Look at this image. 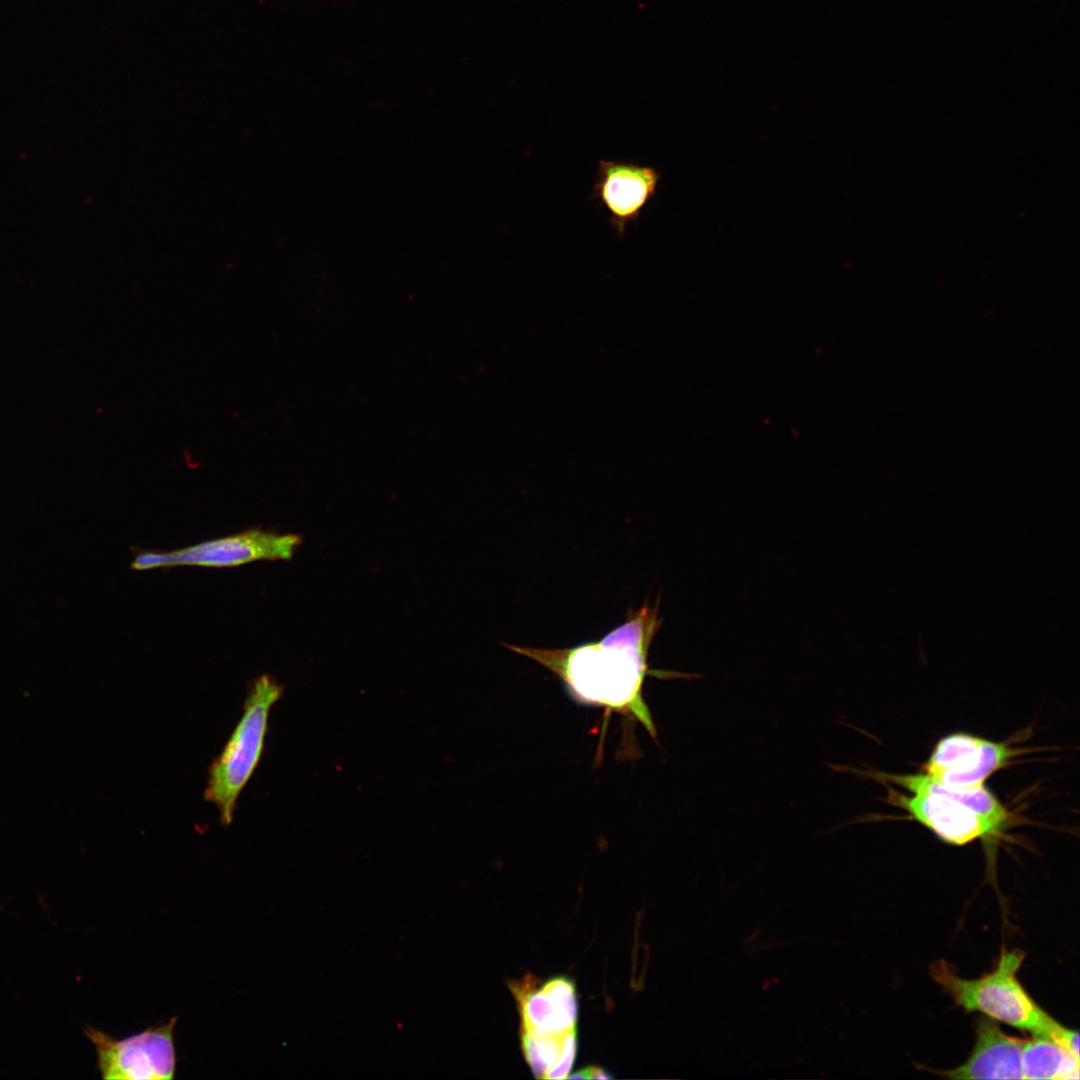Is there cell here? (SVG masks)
<instances>
[{
    "instance_id": "cell-1",
    "label": "cell",
    "mask_w": 1080,
    "mask_h": 1080,
    "mask_svg": "<svg viewBox=\"0 0 1080 1080\" xmlns=\"http://www.w3.org/2000/svg\"><path fill=\"white\" fill-rule=\"evenodd\" d=\"M660 624L657 605L646 601L638 609H628L623 623L593 641L552 649L502 645L556 675L578 704L603 707L637 720L655 738L643 685L650 675L672 676L649 668L648 653Z\"/></svg>"
},
{
    "instance_id": "cell-2",
    "label": "cell",
    "mask_w": 1080,
    "mask_h": 1080,
    "mask_svg": "<svg viewBox=\"0 0 1080 1080\" xmlns=\"http://www.w3.org/2000/svg\"><path fill=\"white\" fill-rule=\"evenodd\" d=\"M873 777L910 792V796L895 794L889 800L948 844L961 846L977 839L998 838L1011 820L1009 811L985 785L950 787L924 772H877Z\"/></svg>"
},
{
    "instance_id": "cell-3",
    "label": "cell",
    "mask_w": 1080,
    "mask_h": 1080,
    "mask_svg": "<svg viewBox=\"0 0 1080 1080\" xmlns=\"http://www.w3.org/2000/svg\"><path fill=\"white\" fill-rule=\"evenodd\" d=\"M1025 953L1006 950L994 968L976 979L960 977L952 965L938 960L930 965V975L966 1012H979L1014 1028L1058 1041L1067 1027L1044 1011L1029 995L1018 978Z\"/></svg>"
},
{
    "instance_id": "cell-4",
    "label": "cell",
    "mask_w": 1080,
    "mask_h": 1080,
    "mask_svg": "<svg viewBox=\"0 0 1080 1080\" xmlns=\"http://www.w3.org/2000/svg\"><path fill=\"white\" fill-rule=\"evenodd\" d=\"M282 694L283 687L270 675L255 679L240 720L209 766L204 798L218 809L224 827L233 822L238 798L261 760L269 712Z\"/></svg>"
},
{
    "instance_id": "cell-5",
    "label": "cell",
    "mask_w": 1080,
    "mask_h": 1080,
    "mask_svg": "<svg viewBox=\"0 0 1080 1080\" xmlns=\"http://www.w3.org/2000/svg\"><path fill=\"white\" fill-rule=\"evenodd\" d=\"M302 538L253 528L173 551H138L130 564L137 571L181 565L229 568L260 560H288Z\"/></svg>"
},
{
    "instance_id": "cell-6",
    "label": "cell",
    "mask_w": 1080,
    "mask_h": 1080,
    "mask_svg": "<svg viewBox=\"0 0 1080 1080\" xmlns=\"http://www.w3.org/2000/svg\"><path fill=\"white\" fill-rule=\"evenodd\" d=\"M178 1017L151 1026L139 1034L116 1039L86 1025L93 1043L97 1068L107 1080H171L176 1070L174 1029Z\"/></svg>"
},
{
    "instance_id": "cell-7",
    "label": "cell",
    "mask_w": 1080,
    "mask_h": 1080,
    "mask_svg": "<svg viewBox=\"0 0 1080 1080\" xmlns=\"http://www.w3.org/2000/svg\"><path fill=\"white\" fill-rule=\"evenodd\" d=\"M1017 750L1005 743L968 733H952L934 746L924 773L955 788L984 785L987 778L1007 766Z\"/></svg>"
},
{
    "instance_id": "cell-8",
    "label": "cell",
    "mask_w": 1080,
    "mask_h": 1080,
    "mask_svg": "<svg viewBox=\"0 0 1080 1080\" xmlns=\"http://www.w3.org/2000/svg\"><path fill=\"white\" fill-rule=\"evenodd\" d=\"M661 177L651 166L600 159L587 199L598 200L609 213V225L624 236L628 224L637 221L656 194Z\"/></svg>"
},
{
    "instance_id": "cell-9",
    "label": "cell",
    "mask_w": 1080,
    "mask_h": 1080,
    "mask_svg": "<svg viewBox=\"0 0 1080 1080\" xmlns=\"http://www.w3.org/2000/svg\"><path fill=\"white\" fill-rule=\"evenodd\" d=\"M975 1036L973 1050L962 1065L937 1073L951 1079H1023L1024 1039L1005 1033L986 1016L977 1019Z\"/></svg>"
},
{
    "instance_id": "cell-10",
    "label": "cell",
    "mask_w": 1080,
    "mask_h": 1080,
    "mask_svg": "<svg viewBox=\"0 0 1080 1080\" xmlns=\"http://www.w3.org/2000/svg\"><path fill=\"white\" fill-rule=\"evenodd\" d=\"M1079 1055L1044 1036L1024 1039L1021 1051L1023 1079H1079Z\"/></svg>"
},
{
    "instance_id": "cell-11",
    "label": "cell",
    "mask_w": 1080,
    "mask_h": 1080,
    "mask_svg": "<svg viewBox=\"0 0 1080 1080\" xmlns=\"http://www.w3.org/2000/svg\"><path fill=\"white\" fill-rule=\"evenodd\" d=\"M519 1007L521 1029H533L555 1035L568 1030L547 992L537 985V978L526 976L510 984ZM573 1030V1029H572Z\"/></svg>"
},
{
    "instance_id": "cell-12",
    "label": "cell",
    "mask_w": 1080,
    "mask_h": 1080,
    "mask_svg": "<svg viewBox=\"0 0 1080 1080\" xmlns=\"http://www.w3.org/2000/svg\"><path fill=\"white\" fill-rule=\"evenodd\" d=\"M520 1031L521 1047L527 1063L535 1077L544 1078L547 1071L559 1058L563 1035L533 1029H521Z\"/></svg>"
},
{
    "instance_id": "cell-13",
    "label": "cell",
    "mask_w": 1080,
    "mask_h": 1080,
    "mask_svg": "<svg viewBox=\"0 0 1080 1080\" xmlns=\"http://www.w3.org/2000/svg\"><path fill=\"white\" fill-rule=\"evenodd\" d=\"M550 996L568 1030L575 1029L577 1002L574 984L566 977H555L542 985Z\"/></svg>"
},
{
    "instance_id": "cell-14",
    "label": "cell",
    "mask_w": 1080,
    "mask_h": 1080,
    "mask_svg": "<svg viewBox=\"0 0 1080 1080\" xmlns=\"http://www.w3.org/2000/svg\"><path fill=\"white\" fill-rule=\"evenodd\" d=\"M576 1030L573 1029L562 1037V1049L559 1058L547 1071L545 1079H565L573 1066L576 1054Z\"/></svg>"
},
{
    "instance_id": "cell-15",
    "label": "cell",
    "mask_w": 1080,
    "mask_h": 1080,
    "mask_svg": "<svg viewBox=\"0 0 1080 1080\" xmlns=\"http://www.w3.org/2000/svg\"><path fill=\"white\" fill-rule=\"evenodd\" d=\"M613 1077L604 1069L590 1066V1079H612Z\"/></svg>"
},
{
    "instance_id": "cell-16",
    "label": "cell",
    "mask_w": 1080,
    "mask_h": 1080,
    "mask_svg": "<svg viewBox=\"0 0 1080 1080\" xmlns=\"http://www.w3.org/2000/svg\"><path fill=\"white\" fill-rule=\"evenodd\" d=\"M570 1079H590V1066L584 1069L578 1070L572 1075H568Z\"/></svg>"
}]
</instances>
